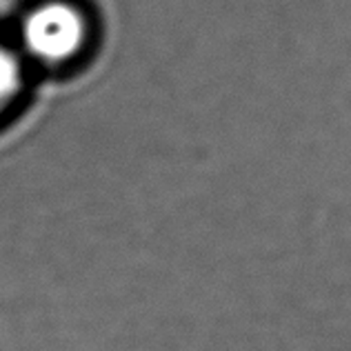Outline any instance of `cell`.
<instances>
[{
	"label": "cell",
	"instance_id": "7a4b0ae2",
	"mask_svg": "<svg viewBox=\"0 0 351 351\" xmlns=\"http://www.w3.org/2000/svg\"><path fill=\"white\" fill-rule=\"evenodd\" d=\"M23 62L21 56L0 40V118L5 116L9 107H14L23 91Z\"/></svg>",
	"mask_w": 351,
	"mask_h": 351
},
{
	"label": "cell",
	"instance_id": "6da1fadb",
	"mask_svg": "<svg viewBox=\"0 0 351 351\" xmlns=\"http://www.w3.org/2000/svg\"><path fill=\"white\" fill-rule=\"evenodd\" d=\"M21 40L25 51L43 64L69 62L89 43L87 14L69 0H47L25 16Z\"/></svg>",
	"mask_w": 351,
	"mask_h": 351
}]
</instances>
